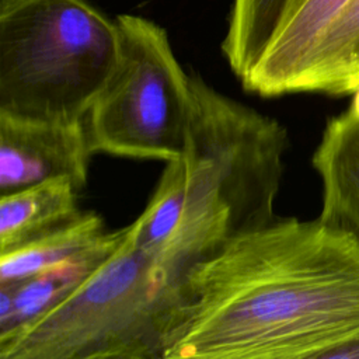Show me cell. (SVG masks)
I'll return each instance as SVG.
<instances>
[{
    "instance_id": "1",
    "label": "cell",
    "mask_w": 359,
    "mask_h": 359,
    "mask_svg": "<svg viewBox=\"0 0 359 359\" xmlns=\"http://www.w3.org/2000/svg\"><path fill=\"white\" fill-rule=\"evenodd\" d=\"M359 337V241L275 219L178 282L164 359H325Z\"/></svg>"
},
{
    "instance_id": "2",
    "label": "cell",
    "mask_w": 359,
    "mask_h": 359,
    "mask_svg": "<svg viewBox=\"0 0 359 359\" xmlns=\"http://www.w3.org/2000/svg\"><path fill=\"white\" fill-rule=\"evenodd\" d=\"M184 153L171 161L142 213L133 243L177 282L229 243L272 223L286 128L191 74Z\"/></svg>"
},
{
    "instance_id": "3",
    "label": "cell",
    "mask_w": 359,
    "mask_h": 359,
    "mask_svg": "<svg viewBox=\"0 0 359 359\" xmlns=\"http://www.w3.org/2000/svg\"><path fill=\"white\" fill-rule=\"evenodd\" d=\"M178 282L132 240L73 292L0 335V359H164Z\"/></svg>"
},
{
    "instance_id": "4",
    "label": "cell",
    "mask_w": 359,
    "mask_h": 359,
    "mask_svg": "<svg viewBox=\"0 0 359 359\" xmlns=\"http://www.w3.org/2000/svg\"><path fill=\"white\" fill-rule=\"evenodd\" d=\"M119 53L116 21L86 0H1L0 112L81 121Z\"/></svg>"
},
{
    "instance_id": "5",
    "label": "cell",
    "mask_w": 359,
    "mask_h": 359,
    "mask_svg": "<svg viewBox=\"0 0 359 359\" xmlns=\"http://www.w3.org/2000/svg\"><path fill=\"white\" fill-rule=\"evenodd\" d=\"M121 53L84 121L94 153L171 161L187 144L191 74L164 28L140 15L115 18Z\"/></svg>"
},
{
    "instance_id": "6",
    "label": "cell",
    "mask_w": 359,
    "mask_h": 359,
    "mask_svg": "<svg viewBox=\"0 0 359 359\" xmlns=\"http://www.w3.org/2000/svg\"><path fill=\"white\" fill-rule=\"evenodd\" d=\"M94 154L84 119L0 112V195L57 178H69L81 189Z\"/></svg>"
},
{
    "instance_id": "7",
    "label": "cell",
    "mask_w": 359,
    "mask_h": 359,
    "mask_svg": "<svg viewBox=\"0 0 359 359\" xmlns=\"http://www.w3.org/2000/svg\"><path fill=\"white\" fill-rule=\"evenodd\" d=\"M349 1L287 0L271 41L240 80L243 88L264 98L294 94L316 45Z\"/></svg>"
},
{
    "instance_id": "8",
    "label": "cell",
    "mask_w": 359,
    "mask_h": 359,
    "mask_svg": "<svg viewBox=\"0 0 359 359\" xmlns=\"http://www.w3.org/2000/svg\"><path fill=\"white\" fill-rule=\"evenodd\" d=\"M311 161L323 185L318 219L359 241V87L351 105L328 121Z\"/></svg>"
},
{
    "instance_id": "9",
    "label": "cell",
    "mask_w": 359,
    "mask_h": 359,
    "mask_svg": "<svg viewBox=\"0 0 359 359\" xmlns=\"http://www.w3.org/2000/svg\"><path fill=\"white\" fill-rule=\"evenodd\" d=\"M125 227L109 231L94 251L29 278L0 283V335L38 317L84 282L119 245Z\"/></svg>"
},
{
    "instance_id": "10",
    "label": "cell",
    "mask_w": 359,
    "mask_h": 359,
    "mask_svg": "<svg viewBox=\"0 0 359 359\" xmlns=\"http://www.w3.org/2000/svg\"><path fill=\"white\" fill-rule=\"evenodd\" d=\"M80 188L57 178L0 195V254L24 247L76 219Z\"/></svg>"
},
{
    "instance_id": "11",
    "label": "cell",
    "mask_w": 359,
    "mask_h": 359,
    "mask_svg": "<svg viewBox=\"0 0 359 359\" xmlns=\"http://www.w3.org/2000/svg\"><path fill=\"white\" fill-rule=\"evenodd\" d=\"M359 87V0L330 24L296 84L297 93L348 94Z\"/></svg>"
},
{
    "instance_id": "12",
    "label": "cell",
    "mask_w": 359,
    "mask_h": 359,
    "mask_svg": "<svg viewBox=\"0 0 359 359\" xmlns=\"http://www.w3.org/2000/svg\"><path fill=\"white\" fill-rule=\"evenodd\" d=\"M102 217L81 212L76 219L14 251L0 254V283L29 278L97 250L108 237Z\"/></svg>"
},
{
    "instance_id": "13",
    "label": "cell",
    "mask_w": 359,
    "mask_h": 359,
    "mask_svg": "<svg viewBox=\"0 0 359 359\" xmlns=\"http://www.w3.org/2000/svg\"><path fill=\"white\" fill-rule=\"evenodd\" d=\"M287 0H233L222 52L238 81L271 41Z\"/></svg>"
},
{
    "instance_id": "14",
    "label": "cell",
    "mask_w": 359,
    "mask_h": 359,
    "mask_svg": "<svg viewBox=\"0 0 359 359\" xmlns=\"http://www.w3.org/2000/svg\"><path fill=\"white\" fill-rule=\"evenodd\" d=\"M325 359H359V337L331 351Z\"/></svg>"
}]
</instances>
